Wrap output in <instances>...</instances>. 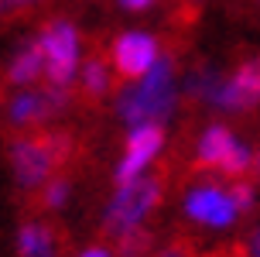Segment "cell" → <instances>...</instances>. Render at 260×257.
<instances>
[{"label":"cell","instance_id":"6da1fadb","mask_svg":"<svg viewBox=\"0 0 260 257\" xmlns=\"http://www.w3.org/2000/svg\"><path fill=\"white\" fill-rule=\"evenodd\" d=\"M175 106V69L171 62H154L151 72L141 76V86H134L120 96V117L130 127L161 124Z\"/></svg>","mask_w":260,"mask_h":257},{"label":"cell","instance_id":"7a4b0ae2","mask_svg":"<svg viewBox=\"0 0 260 257\" xmlns=\"http://www.w3.org/2000/svg\"><path fill=\"white\" fill-rule=\"evenodd\" d=\"M72 154V137L69 134H38V137H24L11 148V165L14 179L24 189H35L45 179H52L55 168L65 165V158Z\"/></svg>","mask_w":260,"mask_h":257},{"label":"cell","instance_id":"3957f363","mask_svg":"<svg viewBox=\"0 0 260 257\" xmlns=\"http://www.w3.org/2000/svg\"><path fill=\"white\" fill-rule=\"evenodd\" d=\"M41 55H45V76L52 86L69 90V82L79 72V35L69 21H52L38 38Z\"/></svg>","mask_w":260,"mask_h":257},{"label":"cell","instance_id":"277c9868","mask_svg":"<svg viewBox=\"0 0 260 257\" xmlns=\"http://www.w3.org/2000/svg\"><path fill=\"white\" fill-rule=\"evenodd\" d=\"M161 182L157 179H134L130 185H120L113 195V206L106 209V230L110 233H123L141 226V219L154 209Z\"/></svg>","mask_w":260,"mask_h":257},{"label":"cell","instance_id":"5b68a950","mask_svg":"<svg viewBox=\"0 0 260 257\" xmlns=\"http://www.w3.org/2000/svg\"><path fill=\"white\" fill-rule=\"evenodd\" d=\"M195 165L199 168H219L226 175H243L250 168V151L226 127H209L202 134V141H199Z\"/></svg>","mask_w":260,"mask_h":257},{"label":"cell","instance_id":"8992f818","mask_svg":"<svg viewBox=\"0 0 260 257\" xmlns=\"http://www.w3.org/2000/svg\"><path fill=\"white\" fill-rule=\"evenodd\" d=\"M157 62V41L144 31H130L120 35L113 45V65L123 79H141L151 72V65Z\"/></svg>","mask_w":260,"mask_h":257},{"label":"cell","instance_id":"52a82bcc","mask_svg":"<svg viewBox=\"0 0 260 257\" xmlns=\"http://www.w3.org/2000/svg\"><path fill=\"white\" fill-rule=\"evenodd\" d=\"M212 103L222 110H247V106L260 103V55L243 62L230 79H222Z\"/></svg>","mask_w":260,"mask_h":257},{"label":"cell","instance_id":"ba28073f","mask_svg":"<svg viewBox=\"0 0 260 257\" xmlns=\"http://www.w3.org/2000/svg\"><path fill=\"white\" fill-rule=\"evenodd\" d=\"M161 141H165V134H161L157 124L134 127V134H130V141H127V154H123V161H120V168H117V189L120 185H130L134 179H141V172L157 154Z\"/></svg>","mask_w":260,"mask_h":257},{"label":"cell","instance_id":"9c48e42d","mask_svg":"<svg viewBox=\"0 0 260 257\" xmlns=\"http://www.w3.org/2000/svg\"><path fill=\"white\" fill-rule=\"evenodd\" d=\"M65 103H69V90H58V86H48V90L38 93H21L17 100L11 103V120L14 124H41L52 113H58Z\"/></svg>","mask_w":260,"mask_h":257},{"label":"cell","instance_id":"30bf717a","mask_svg":"<svg viewBox=\"0 0 260 257\" xmlns=\"http://www.w3.org/2000/svg\"><path fill=\"white\" fill-rule=\"evenodd\" d=\"M185 209L192 219L209 223V226H230L236 219V206L230 199V192H222V189H195L188 195Z\"/></svg>","mask_w":260,"mask_h":257},{"label":"cell","instance_id":"8fae6325","mask_svg":"<svg viewBox=\"0 0 260 257\" xmlns=\"http://www.w3.org/2000/svg\"><path fill=\"white\" fill-rule=\"evenodd\" d=\"M41 72H45V55H41L38 41H31V45H24V48L14 55L11 69H7V79L17 82V86H27V82H35Z\"/></svg>","mask_w":260,"mask_h":257},{"label":"cell","instance_id":"7c38bea8","mask_svg":"<svg viewBox=\"0 0 260 257\" xmlns=\"http://www.w3.org/2000/svg\"><path fill=\"white\" fill-rule=\"evenodd\" d=\"M17 250L21 257H55L58 247H55V233L48 226H38V223H27L17 233Z\"/></svg>","mask_w":260,"mask_h":257},{"label":"cell","instance_id":"4fadbf2b","mask_svg":"<svg viewBox=\"0 0 260 257\" xmlns=\"http://www.w3.org/2000/svg\"><path fill=\"white\" fill-rule=\"evenodd\" d=\"M82 82H86V93L89 96H103L110 90V69H106L100 59H89L86 69H82Z\"/></svg>","mask_w":260,"mask_h":257},{"label":"cell","instance_id":"5bb4252c","mask_svg":"<svg viewBox=\"0 0 260 257\" xmlns=\"http://www.w3.org/2000/svg\"><path fill=\"white\" fill-rule=\"evenodd\" d=\"M147 247H151V237H147L141 226L117 233V250H120V257H141Z\"/></svg>","mask_w":260,"mask_h":257},{"label":"cell","instance_id":"9a60e30c","mask_svg":"<svg viewBox=\"0 0 260 257\" xmlns=\"http://www.w3.org/2000/svg\"><path fill=\"white\" fill-rule=\"evenodd\" d=\"M65 195H69V182H52L48 189H45V199L41 203L48 206V209H58V206H65Z\"/></svg>","mask_w":260,"mask_h":257},{"label":"cell","instance_id":"2e32d148","mask_svg":"<svg viewBox=\"0 0 260 257\" xmlns=\"http://www.w3.org/2000/svg\"><path fill=\"white\" fill-rule=\"evenodd\" d=\"M230 199H233L236 213H247L250 206H253V189H250V185H243V182H236L233 189H230Z\"/></svg>","mask_w":260,"mask_h":257},{"label":"cell","instance_id":"e0dca14e","mask_svg":"<svg viewBox=\"0 0 260 257\" xmlns=\"http://www.w3.org/2000/svg\"><path fill=\"white\" fill-rule=\"evenodd\" d=\"M35 4H41V0H0V17H14V14L35 7Z\"/></svg>","mask_w":260,"mask_h":257},{"label":"cell","instance_id":"ac0fdd59","mask_svg":"<svg viewBox=\"0 0 260 257\" xmlns=\"http://www.w3.org/2000/svg\"><path fill=\"white\" fill-rule=\"evenodd\" d=\"M154 0H120V7H127V11H147Z\"/></svg>","mask_w":260,"mask_h":257},{"label":"cell","instance_id":"d6986e66","mask_svg":"<svg viewBox=\"0 0 260 257\" xmlns=\"http://www.w3.org/2000/svg\"><path fill=\"white\" fill-rule=\"evenodd\" d=\"M157 257H188V250H185V247H178V244H175V247H165V250H161V254H157Z\"/></svg>","mask_w":260,"mask_h":257},{"label":"cell","instance_id":"ffe728a7","mask_svg":"<svg viewBox=\"0 0 260 257\" xmlns=\"http://www.w3.org/2000/svg\"><path fill=\"white\" fill-rule=\"evenodd\" d=\"M82 257H110V254H106L103 247H89V250H86V254H82Z\"/></svg>","mask_w":260,"mask_h":257},{"label":"cell","instance_id":"44dd1931","mask_svg":"<svg viewBox=\"0 0 260 257\" xmlns=\"http://www.w3.org/2000/svg\"><path fill=\"white\" fill-rule=\"evenodd\" d=\"M250 250H253V257H260V230L253 233V244H250Z\"/></svg>","mask_w":260,"mask_h":257},{"label":"cell","instance_id":"7402d4cb","mask_svg":"<svg viewBox=\"0 0 260 257\" xmlns=\"http://www.w3.org/2000/svg\"><path fill=\"white\" fill-rule=\"evenodd\" d=\"M250 161H253V175L260 179V154H257V158H250Z\"/></svg>","mask_w":260,"mask_h":257}]
</instances>
